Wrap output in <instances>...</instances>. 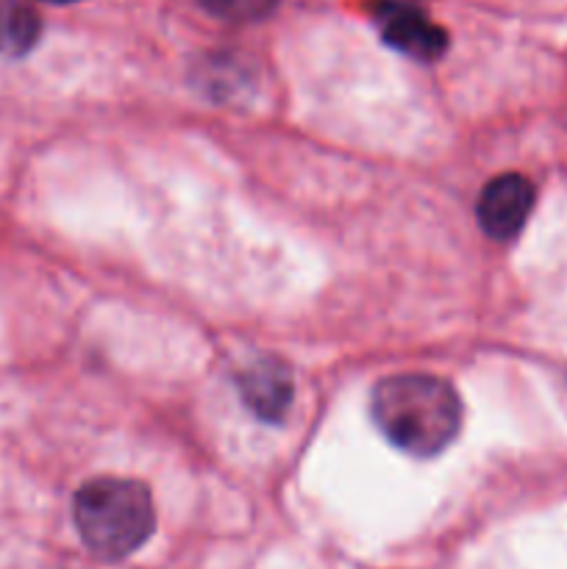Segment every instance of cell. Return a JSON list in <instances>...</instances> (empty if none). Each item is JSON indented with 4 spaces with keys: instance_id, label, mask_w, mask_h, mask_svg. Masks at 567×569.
Listing matches in <instances>:
<instances>
[{
    "instance_id": "1",
    "label": "cell",
    "mask_w": 567,
    "mask_h": 569,
    "mask_svg": "<svg viewBox=\"0 0 567 569\" xmlns=\"http://www.w3.org/2000/svg\"><path fill=\"white\" fill-rule=\"evenodd\" d=\"M370 415L381 437L411 459H434L461 431V400L448 381L400 372L372 387Z\"/></svg>"
},
{
    "instance_id": "2",
    "label": "cell",
    "mask_w": 567,
    "mask_h": 569,
    "mask_svg": "<svg viewBox=\"0 0 567 569\" xmlns=\"http://www.w3.org/2000/svg\"><path fill=\"white\" fill-rule=\"evenodd\" d=\"M72 517L83 545L98 559L120 561L153 537V495L131 478H92L76 492Z\"/></svg>"
},
{
    "instance_id": "6",
    "label": "cell",
    "mask_w": 567,
    "mask_h": 569,
    "mask_svg": "<svg viewBox=\"0 0 567 569\" xmlns=\"http://www.w3.org/2000/svg\"><path fill=\"white\" fill-rule=\"evenodd\" d=\"M42 20L28 0H0V56L22 59L37 48Z\"/></svg>"
},
{
    "instance_id": "7",
    "label": "cell",
    "mask_w": 567,
    "mask_h": 569,
    "mask_svg": "<svg viewBox=\"0 0 567 569\" xmlns=\"http://www.w3.org/2000/svg\"><path fill=\"white\" fill-rule=\"evenodd\" d=\"M206 11L226 22H253L270 14L278 0H200Z\"/></svg>"
},
{
    "instance_id": "3",
    "label": "cell",
    "mask_w": 567,
    "mask_h": 569,
    "mask_svg": "<svg viewBox=\"0 0 567 569\" xmlns=\"http://www.w3.org/2000/svg\"><path fill=\"white\" fill-rule=\"evenodd\" d=\"M534 203H537L534 183L520 172H504L478 194V226L495 242H511L526 228Z\"/></svg>"
},
{
    "instance_id": "4",
    "label": "cell",
    "mask_w": 567,
    "mask_h": 569,
    "mask_svg": "<svg viewBox=\"0 0 567 569\" xmlns=\"http://www.w3.org/2000/svg\"><path fill=\"white\" fill-rule=\"evenodd\" d=\"M376 26L384 42L417 61H434L448 50V33L428 20L422 9L404 0H389L376 9Z\"/></svg>"
},
{
    "instance_id": "5",
    "label": "cell",
    "mask_w": 567,
    "mask_h": 569,
    "mask_svg": "<svg viewBox=\"0 0 567 569\" xmlns=\"http://www.w3.org/2000/svg\"><path fill=\"white\" fill-rule=\"evenodd\" d=\"M242 403L261 422H284L295 400V378L278 356H259L237 378Z\"/></svg>"
},
{
    "instance_id": "8",
    "label": "cell",
    "mask_w": 567,
    "mask_h": 569,
    "mask_svg": "<svg viewBox=\"0 0 567 569\" xmlns=\"http://www.w3.org/2000/svg\"><path fill=\"white\" fill-rule=\"evenodd\" d=\"M42 3H53V6H67V3H78V0H42Z\"/></svg>"
}]
</instances>
